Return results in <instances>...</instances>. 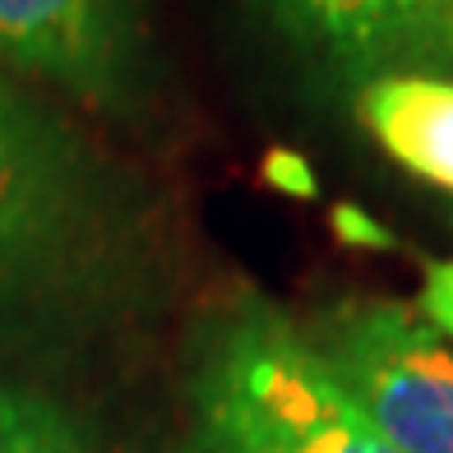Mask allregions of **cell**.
<instances>
[{"label":"cell","instance_id":"1","mask_svg":"<svg viewBox=\"0 0 453 453\" xmlns=\"http://www.w3.org/2000/svg\"><path fill=\"white\" fill-rule=\"evenodd\" d=\"M180 453H394L305 338L255 292L218 301L185 361Z\"/></svg>","mask_w":453,"mask_h":453},{"label":"cell","instance_id":"2","mask_svg":"<svg viewBox=\"0 0 453 453\" xmlns=\"http://www.w3.org/2000/svg\"><path fill=\"white\" fill-rule=\"evenodd\" d=\"M120 203L84 139L0 70V311L88 287Z\"/></svg>","mask_w":453,"mask_h":453},{"label":"cell","instance_id":"3","mask_svg":"<svg viewBox=\"0 0 453 453\" xmlns=\"http://www.w3.org/2000/svg\"><path fill=\"white\" fill-rule=\"evenodd\" d=\"M301 328L394 453H453V342L417 305L347 296Z\"/></svg>","mask_w":453,"mask_h":453},{"label":"cell","instance_id":"4","mask_svg":"<svg viewBox=\"0 0 453 453\" xmlns=\"http://www.w3.org/2000/svg\"><path fill=\"white\" fill-rule=\"evenodd\" d=\"M0 70L126 111L143 70L139 0H0Z\"/></svg>","mask_w":453,"mask_h":453},{"label":"cell","instance_id":"5","mask_svg":"<svg viewBox=\"0 0 453 453\" xmlns=\"http://www.w3.org/2000/svg\"><path fill=\"white\" fill-rule=\"evenodd\" d=\"M301 51L347 79L453 65V0H264Z\"/></svg>","mask_w":453,"mask_h":453},{"label":"cell","instance_id":"6","mask_svg":"<svg viewBox=\"0 0 453 453\" xmlns=\"http://www.w3.org/2000/svg\"><path fill=\"white\" fill-rule=\"evenodd\" d=\"M357 116L398 167L453 195V79L444 74L370 79L357 93Z\"/></svg>","mask_w":453,"mask_h":453},{"label":"cell","instance_id":"7","mask_svg":"<svg viewBox=\"0 0 453 453\" xmlns=\"http://www.w3.org/2000/svg\"><path fill=\"white\" fill-rule=\"evenodd\" d=\"M0 453H97L65 407L0 380Z\"/></svg>","mask_w":453,"mask_h":453},{"label":"cell","instance_id":"8","mask_svg":"<svg viewBox=\"0 0 453 453\" xmlns=\"http://www.w3.org/2000/svg\"><path fill=\"white\" fill-rule=\"evenodd\" d=\"M421 315L453 342V259L430 264V273L421 282Z\"/></svg>","mask_w":453,"mask_h":453}]
</instances>
